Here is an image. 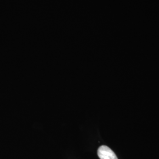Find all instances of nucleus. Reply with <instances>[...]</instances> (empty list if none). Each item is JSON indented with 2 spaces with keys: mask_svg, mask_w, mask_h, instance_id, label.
Segmentation results:
<instances>
[{
  "mask_svg": "<svg viewBox=\"0 0 159 159\" xmlns=\"http://www.w3.org/2000/svg\"><path fill=\"white\" fill-rule=\"evenodd\" d=\"M97 154L100 159H118L113 151L106 146H102L98 148Z\"/></svg>",
  "mask_w": 159,
  "mask_h": 159,
  "instance_id": "f257e3e1",
  "label": "nucleus"
}]
</instances>
